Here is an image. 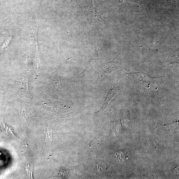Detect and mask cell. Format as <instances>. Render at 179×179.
I'll use <instances>...</instances> for the list:
<instances>
[{
	"instance_id": "cell-1",
	"label": "cell",
	"mask_w": 179,
	"mask_h": 179,
	"mask_svg": "<svg viewBox=\"0 0 179 179\" xmlns=\"http://www.w3.org/2000/svg\"><path fill=\"white\" fill-rule=\"evenodd\" d=\"M124 72L126 74L127 78L132 81L135 84L138 86H144L148 88L152 84L156 81L157 80L162 77H154L141 71L132 72L129 73Z\"/></svg>"
},
{
	"instance_id": "cell-2",
	"label": "cell",
	"mask_w": 179,
	"mask_h": 179,
	"mask_svg": "<svg viewBox=\"0 0 179 179\" xmlns=\"http://www.w3.org/2000/svg\"><path fill=\"white\" fill-rule=\"evenodd\" d=\"M117 68V66H116L114 63V59L111 61L103 64L100 69L99 70L100 79H103L105 78Z\"/></svg>"
},
{
	"instance_id": "cell-3",
	"label": "cell",
	"mask_w": 179,
	"mask_h": 179,
	"mask_svg": "<svg viewBox=\"0 0 179 179\" xmlns=\"http://www.w3.org/2000/svg\"><path fill=\"white\" fill-rule=\"evenodd\" d=\"M120 89V87L117 83H114L112 84L111 88L110 89L109 92L108 93L107 97H106L102 107L98 112L106 109L109 102L117 94Z\"/></svg>"
},
{
	"instance_id": "cell-4",
	"label": "cell",
	"mask_w": 179,
	"mask_h": 179,
	"mask_svg": "<svg viewBox=\"0 0 179 179\" xmlns=\"http://www.w3.org/2000/svg\"><path fill=\"white\" fill-rule=\"evenodd\" d=\"M167 65L174 63L179 64V49L172 51L166 61Z\"/></svg>"
},
{
	"instance_id": "cell-5",
	"label": "cell",
	"mask_w": 179,
	"mask_h": 179,
	"mask_svg": "<svg viewBox=\"0 0 179 179\" xmlns=\"http://www.w3.org/2000/svg\"><path fill=\"white\" fill-rule=\"evenodd\" d=\"M98 60L99 55L98 52L97 55H94V57H93L92 59L91 60L86 69L80 74H82L85 71H89L95 69H96L97 67L98 64Z\"/></svg>"
},
{
	"instance_id": "cell-6",
	"label": "cell",
	"mask_w": 179,
	"mask_h": 179,
	"mask_svg": "<svg viewBox=\"0 0 179 179\" xmlns=\"http://www.w3.org/2000/svg\"><path fill=\"white\" fill-rule=\"evenodd\" d=\"M107 170V168L105 164L101 162L97 163L93 170V171L95 174H98L105 173Z\"/></svg>"
},
{
	"instance_id": "cell-7",
	"label": "cell",
	"mask_w": 179,
	"mask_h": 179,
	"mask_svg": "<svg viewBox=\"0 0 179 179\" xmlns=\"http://www.w3.org/2000/svg\"><path fill=\"white\" fill-rule=\"evenodd\" d=\"M28 79L26 77H23L17 81V86L22 89L28 90Z\"/></svg>"
},
{
	"instance_id": "cell-8",
	"label": "cell",
	"mask_w": 179,
	"mask_h": 179,
	"mask_svg": "<svg viewBox=\"0 0 179 179\" xmlns=\"http://www.w3.org/2000/svg\"><path fill=\"white\" fill-rule=\"evenodd\" d=\"M52 130L49 127L47 129L46 136V143L47 147L49 148L51 146L52 140Z\"/></svg>"
},
{
	"instance_id": "cell-9",
	"label": "cell",
	"mask_w": 179,
	"mask_h": 179,
	"mask_svg": "<svg viewBox=\"0 0 179 179\" xmlns=\"http://www.w3.org/2000/svg\"><path fill=\"white\" fill-rule=\"evenodd\" d=\"M2 128L4 132L6 133V134L10 135L11 137H14V138H17V137L14 134L13 129L6 125L5 124H3V126L2 127Z\"/></svg>"
},
{
	"instance_id": "cell-10",
	"label": "cell",
	"mask_w": 179,
	"mask_h": 179,
	"mask_svg": "<svg viewBox=\"0 0 179 179\" xmlns=\"http://www.w3.org/2000/svg\"><path fill=\"white\" fill-rule=\"evenodd\" d=\"M26 171L29 178L33 179V166L31 164H28L26 166Z\"/></svg>"
},
{
	"instance_id": "cell-11",
	"label": "cell",
	"mask_w": 179,
	"mask_h": 179,
	"mask_svg": "<svg viewBox=\"0 0 179 179\" xmlns=\"http://www.w3.org/2000/svg\"><path fill=\"white\" fill-rule=\"evenodd\" d=\"M22 113L24 117L25 118L30 117V116H31V114L30 112L28 110H26L25 108H23V109H22Z\"/></svg>"
},
{
	"instance_id": "cell-12",
	"label": "cell",
	"mask_w": 179,
	"mask_h": 179,
	"mask_svg": "<svg viewBox=\"0 0 179 179\" xmlns=\"http://www.w3.org/2000/svg\"><path fill=\"white\" fill-rule=\"evenodd\" d=\"M178 122H173V123H172V124H167V125L166 126V128H169L170 130V129H171L173 127H175L176 126V125L177 126L178 125Z\"/></svg>"
},
{
	"instance_id": "cell-13",
	"label": "cell",
	"mask_w": 179,
	"mask_h": 179,
	"mask_svg": "<svg viewBox=\"0 0 179 179\" xmlns=\"http://www.w3.org/2000/svg\"><path fill=\"white\" fill-rule=\"evenodd\" d=\"M2 93L1 92H0V99L2 98Z\"/></svg>"
}]
</instances>
